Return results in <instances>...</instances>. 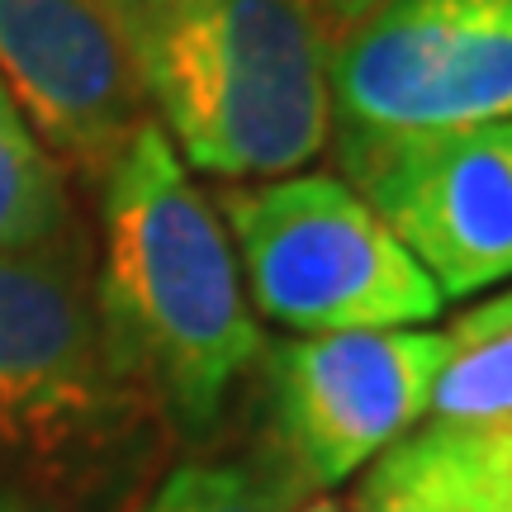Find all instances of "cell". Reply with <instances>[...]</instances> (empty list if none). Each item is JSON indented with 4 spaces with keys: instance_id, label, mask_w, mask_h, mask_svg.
Returning a JSON list of instances; mask_svg holds the SVG:
<instances>
[{
    "instance_id": "1",
    "label": "cell",
    "mask_w": 512,
    "mask_h": 512,
    "mask_svg": "<svg viewBox=\"0 0 512 512\" xmlns=\"http://www.w3.org/2000/svg\"><path fill=\"white\" fill-rule=\"evenodd\" d=\"M171 446V427L105 342L81 219L0 256V503L143 512Z\"/></svg>"
},
{
    "instance_id": "2",
    "label": "cell",
    "mask_w": 512,
    "mask_h": 512,
    "mask_svg": "<svg viewBox=\"0 0 512 512\" xmlns=\"http://www.w3.org/2000/svg\"><path fill=\"white\" fill-rule=\"evenodd\" d=\"M95 309L171 437L209 446L261 361V328L219 209L152 119L100 181Z\"/></svg>"
},
{
    "instance_id": "3",
    "label": "cell",
    "mask_w": 512,
    "mask_h": 512,
    "mask_svg": "<svg viewBox=\"0 0 512 512\" xmlns=\"http://www.w3.org/2000/svg\"><path fill=\"white\" fill-rule=\"evenodd\" d=\"M147 114L185 166L252 185L332 138L328 34L309 0H114Z\"/></svg>"
},
{
    "instance_id": "4",
    "label": "cell",
    "mask_w": 512,
    "mask_h": 512,
    "mask_svg": "<svg viewBox=\"0 0 512 512\" xmlns=\"http://www.w3.org/2000/svg\"><path fill=\"white\" fill-rule=\"evenodd\" d=\"M252 313L299 337L418 328L441 290L342 176H280L219 195Z\"/></svg>"
},
{
    "instance_id": "5",
    "label": "cell",
    "mask_w": 512,
    "mask_h": 512,
    "mask_svg": "<svg viewBox=\"0 0 512 512\" xmlns=\"http://www.w3.org/2000/svg\"><path fill=\"white\" fill-rule=\"evenodd\" d=\"M332 138L512 119V0H380L328 48Z\"/></svg>"
},
{
    "instance_id": "6",
    "label": "cell",
    "mask_w": 512,
    "mask_h": 512,
    "mask_svg": "<svg viewBox=\"0 0 512 512\" xmlns=\"http://www.w3.org/2000/svg\"><path fill=\"white\" fill-rule=\"evenodd\" d=\"M328 143L342 181L432 275L441 299L512 280V119Z\"/></svg>"
},
{
    "instance_id": "7",
    "label": "cell",
    "mask_w": 512,
    "mask_h": 512,
    "mask_svg": "<svg viewBox=\"0 0 512 512\" xmlns=\"http://www.w3.org/2000/svg\"><path fill=\"white\" fill-rule=\"evenodd\" d=\"M446 337L427 328H366L294 337L266 356L271 446L309 494L380 460L432 403Z\"/></svg>"
},
{
    "instance_id": "8",
    "label": "cell",
    "mask_w": 512,
    "mask_h": 512,
    "mask_svg": "<svg viewBox=\"0 0 512 512\" xmlns=\"http://www.w3.org/2000/svg\"><path fill=\"white\" fill-rule=\"evenodd\" d=\"M0 81L53 162L95 185L152 119L114 0H0Z\"/></svg>"
},
{
    "instance_id": "9",
    "label": "cell",
    "mask_w": 512,
    "mask_h": 512,
    "mask_svg": "<svg viewBox=\"0 0 512 512\" xmlns=\"http://www.w3.org/2000/svg\"><path fill=\"white\" fill-rule=\"evenodd\" d=\"M427 427L465 437L512 432V290L451 318Z\"/></svg>"
},
{
    "instance_id": "10",
    "label": "cell",
    "mask_w": 512,
    "mask_h": 512,
    "mask_svg": "<svg viewBox=\"0 0 512 512\" xmlns=\"http://www.w3.org/2000/svg\"><path fill=\"white\" fill-rule=\"evenodd\" d=\"M76 223L67 176L0 81V256L29 252Z\"/></svg>"
},
{
    "instance_id": "11",
    "label": "cell",
    "mask_w": 512,
    "mask_h": 512,
    "mask_svg": "<svg viewBox=\"0 0 512 512\" xmlns=\"http://www.w3.org/2000/svg\"><path fill=\"white\" fill-rule=\"evenodd\" d=\"M309 489L275 446L261 456H195L171 465L143 512H299Z\"/></svg>"
},
{
    "instance_id": "12",
    "label": "cell",
    "mask_w": 512,
    "mask_h": 512,
    "mask_svg": "<svg viewBox=\"0 0 512 512\" xmlns=\"http://www.w3.org/2000/svg\"><path fill=\"white\" fill-rule=\"evenodd\" d=\"M347 512H475L460 432L413 427L380 460H370Z\"/></svg>"
},
{
    "instance_id": "13",
    "label": "cell",
    "mask_w": 512,
    "mask_h": 512,
    "mask_svg": "<svg viewBox=\"0 0 512 512\" xmlns=\"http://www.w3.org/2000/svg\"><path fill=\"white\" fill-rule=\"evenodd\" d=\"M465 479L475 512H512V432L508 437H465Z\"/></svg>"
},
{
    "instance_id": "14",
    "label": "cell",
    "mask_w": 512,
    "mask_h": 512,
    "mask_svg": "<svg viewBox=\"0 0 512 512\" xmlns=\"http://www.w3.org/2000/svg\"><path fill=\"white\" fill-rule=\"evenodd\" d=\"M380 0H309V10H313V19H318V29L328 34V48L337 43L342 34H351L361 19L375 10Z\"/></svg>"
},
{
    "instance_id": "15",
    "label": "cell",
    "mask_w": 512,
    "mask_h": 512,
    "mask_svg": "<svg viewBox=\"0 0 512 512\" xmlns=\"http://www.w3.org/2000/svg\"><path fill=\"white\" fill-rule=\"evenodd\" d=\"M299 512H347V508H342V503H332V498H318V494H313Z\"/></svg>"
},
{
    "instance_id": "16",
    "label": "cell",
    "mask_w": 512,
    "mask_h": 512,
    "mask_svg": "<svg viewBox=\"0 0 512 512\" xmlns=\"http://www.w3.org/2000/svg\"><path fill=\"white\" fill-rule=\"evenodd\" d=\"M0 512H24V508H10V503H0Z\"/></svg>"
}]
</instances>
